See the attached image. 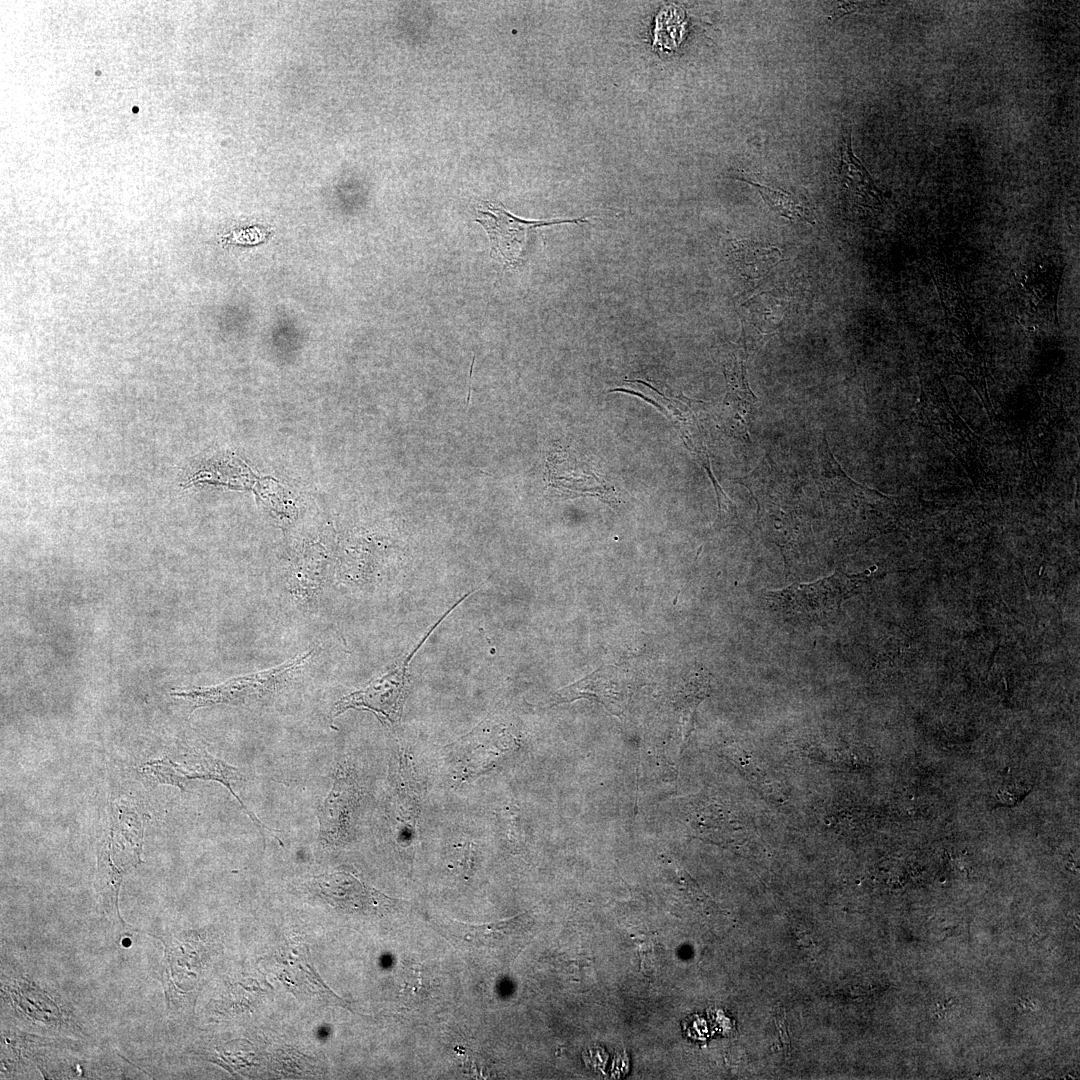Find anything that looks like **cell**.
Masks as SVG:
<instances>
[{"mask_svg": "<svg viewBox=\"0 0 1080 1080\" xmlns=\"http://www.w3.org/2000/svg\"><path fill=\"white\" fill-rule=\"evenodd\" d=\"M471 594V592H468L453 604L427 630L420 642L398 660L391 670L374 679L364 688L353 691L339 699L334 704L332 716L337 717L349 709L368 710L373 712L383 723L390 727H396L400 723L402 716L407 693L408 667L411 660L440 623Z\"/></svg>", "mask_w": 1080, "mask_h": 1080, "instance_id": "6da1fadb", "label": "cell"}, {"mask_svg": "<svg viewBox=\"0 0 1080 1080\" xmlns=\"http://www.w3.org/2000/svg\"><path fill=\"white\" fill-rule=\"evenodd\" d=\"M308 650L287 662L256 673L232 678L211 687H196L173 692L174 697L189 701L193 708L216 704H251L268 698L280 690L313 657Z\"/></svg>", "mask_w": 1080, "mask_h": 1080, "instance_id": "7a4b0ae2", "label": "cell"}, {"mask_svg": "<svg viewBox=\"0 0 1080 1080\" xmlns=\"http://www.w3.org/2000/svg\"><path fill=\"white\" fill-rule=\"evenodd\" d=\"M109 834L100 847L96 887L105 907L117 912V899L124 874L140 861L141 822L134 812L118 809ZM118 913V912H117Z\"/></svg>", "mask_w": 1080, "mask_h": 1080, "instance_id": "3957f363", "label": "cell"}, {"mask_svg": "<svg viewBox=\"0 0 1080 1080\" xmlns=\"http://www.w3.org/2000/svg\"><path fill=\"white\" fill-rule=\"evenodd\" d=\"M475 221L488 233L491 256L508 266L519 264L525 238L530 230L556 224L587 222L585 218L526 220L512 215L501 204L491 201L482 202Z\"/></svg>", "mask_w": 1080, "mask_h": 1080, "instance_id": "277c9868", "label": "cell"}, {"mask_svg": "<svg viewBox=\"0 0 1080 1080\" xmlns=\"http://www.w3.org/2000/svg\"><path fill=\"white\" fill-rule=\"evenodd\" d=\"M312 886L327 903L347 913L382 916L404 902L392 899L344 872L317 876Z\"/></svg>", "mask_w": 1080, "mask_h": 1080, "instance_id": "5b68a950", "label": "cell"}, {"mask_svg": "<svg viewBox=\"0 0 1080 1080\" xmlns=\"http://www.w3.org/2000/svg\"><path fill=\"white\" fill-rule=\"evenodd\" d=\"M181 758L179 763L168 758L149 762L146 764L145 772L155 777L157 782L171 784L181 789L186 779L216 780L224 784L240 803L231 787L232 782L242 779L237 768L212 757L207 752H183Z\"/></svg>", "mask_w": 1080, "mask_h": 1080, "instance_id": "8992f818", "label": "cell"}, {"mask_svg": "<svg viewBox=\"0 0 1080 1080\" xmlns=\"http://www.w3.org/2000/svg\"><path fill=\"white\" fill-rule=\"evenodd\" d=\"M357 798V785L350 772L338 771L333 786L318 813L319 837L322 843L330 846L345 843Z\"/></svg>", "mask_w": 1080, "mask_h": 1080, "instance_id": "52a82bcc", "label": "cell"}, {"mask_svg": "<svg viewBox=\"0 0 1080 1080\" xmlns=\"http://www.w3.org/2000/svg\"><path fill=\"white\" fill-rule=\"evenodd\" d=\"M431 923L435 930L459 947L496 951L508 946L526 921L523 917H515L481 925L450 919H433Z\"/></svg>", "mask_w": 1080, "mask_h": 1080, "instance_id": "ba28073f", "label": "cell"}, {"mask_svg": "<svg viewBox=\"0 0 1080 1080\" xmlns=\"http://www.w3.org/2000/svg\"><path fill=\"white\" fill-rule=\"evenodd\" d=\"M732 258L741 275L760 279L781 262L782 254L775 246L742 240L732 245Z\"/></svg>", "mask_w": 1080, "mask_h": 1080, "instance_id": "9c48e42d", "label": "cell"}, {"mask_svg": "<svg viewBox=\"0 0 1080 1080\" xmlns=\"http://www.w3.org/2000/svg\"><path fill=\"white\" fill-rule=\"evenodd\" d=\"M840 175L843 186L847 190L856 194H869L876 197L877 188L863 164L852 151L851 133L849 131L843 132L840 141Z\"/></svg>", "mask_w": 1080, "mask_h": 1080, "instance_id": "30bf717a", "label": "cell"}, {"mask_svg": "<svg viewBox=\"0 0 1080 1080\" xmlns=\"http://www.w3.org/2000/svg\"><path fill=\"white\" fill-rule=\"evenodd\" d=\"M743 181L755 187L769 208L778 215L790 220L802 219L808 223H814L811 212L795 195L782 189H774L748 179H744Z\"/></svg>", "mask_w": 1080, "mask_h": 1080, "instance_id": "8fae6325", "label": "cell"}, {"mask_svg": "<svg viewBox=\"0 0 1080 1080\" xmlns=\"http://www.w3.org/2000/svg\"><path fill=\"white\" fill-rule=\"evenodd\" d=\"M683 13L676 6L664 7L656 18L654 44L671 50L681 40Z\"/></svg>", "mask_w": 1080, "mask_h": 1080, "instance_id": "7c38bea8", "label": "cell"}, {"mask_svg": "<svg viewBox=\"0 0 1080 1080\" xmlns=\"http://www.w3.org/2000/svg\"><path fill=\"white\" fill-rule=\"evenodd\" d=\"M729 386L728 396L735 398L744 408L757 402L756 396L751 391L745 377V369L742 360L735 361L732 367L725 372Z\"/></svg>", "mask_w": 1080, "mask_h": 1080, "instance_id": "4fadbf2b", "label": "cell"}, {"mask_svg": "<svg viewBox=\"0 0 1080 1080\" xmlns=\"http://www.w3.org/2000/svg\"><path fill=\"white\" fill-rule=\"evenodd\" d=\"M1027 793V789H1023V786L1017 787L1016 785H1008L998 791L997 797L1003 802L1008 804H1014L1017 800L1021 799V796Z\"/></svg>", "mask_w": 1080, "mask_h": 1080, "instance_id": "5bb4252c", "label": "cell"}]
</instances>
